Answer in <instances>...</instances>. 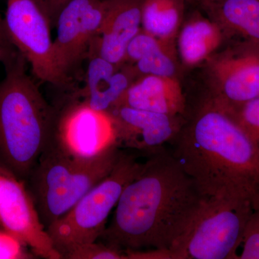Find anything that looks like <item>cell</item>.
I'll use <instances>...</instances> for the list:
<instances>
[{"instance_id":"1","label":"cell","mask_w":259,"mask_h":259,"mask_svg":"<svg viewBox=\"0 0 259 259\" xmlns=\"http://www.w3.org/2000/svg\"><path fill=\"white\" fill-rule=\"evenodd\" d=\"M204 197L163 147L150 155L122 191L100 239L123 250L169 252Z\"/></svg>"},{"instance_id":"2","label":"cell","mask_w":259,"mask_h":259,"mask_svg":"<svg viewBox=\"0 0 259 259\" xmlns=\"http://www.w3.org/2000/svg\"><path fill=\"white\" fill-rule=\"evenodd\" d=\"M171 143L203 197L247 199L259 208V145L224 110L206 100Z\"/></svg>"},{"instance_id":"3","label":"cell","mask_w":259,"mask_h":259,"mask_svg":"<svg viewBox=\"0 0 259 259\" xmlns=\"http://www.w3.org/2000/svg\"><path fill=\"white\" fill-rule=\"evenodd\" d=\"M26 61L15 49L0 81V166L25 182L54 140L59 116L28 76Z\"/></svg>"},{"instance_id":"4","label":"cell","mask_w":259,"mask_h":259,"mask_svg":"<svg viewBox=\"0 0 259 259\" xmlns=\"http://www.w3.org/2000/svg\"><path fill=\"white\" fill-rule=\"evenodd\" d=\"M122 152L116 146L82 157L53 140L25 182L46 230L112 171Z\"/></svg>"},{"instance_id":"5","label":"cell","mask_w":259,"mask_h":259,"mask_svg":"<svg viewBox=\"0 0 259 259\" xmlns=\"http://www.w3.org/2000/svg\"><path fill=\"white\" fill-rule=\"evenodd\" d=\"M255 209L247 199L204 197L170 248L171 259L238 258L237 250Z\"/></svg>"},{"instance_id":"6","label":"cell","mask_w":259,"mask_h":259,"mask_svg":"<svg viewBox=\"0 0 259 259\" xmlns=\"http://www.w3.org/2000/svg\"><path fill=\"white\" fill-rule=\"evenodd\" d=\"M141 166L134 155L122 151L112 171L69 212L48 227L47 233L61 256L69 248L100 239L122 191Z\"/></svg>"},{"instance_id":"7","label":"cell","mask_w":259,"mask_h":259,"mask_svg":"<svg viewBox=\"0 0 259 259\" xmlns=\"http://www.w3.org/2000/svg\"><path fill=\"white\" fill-rule=\"evenodd\" d=\"M4 25L10 42L37 79L56 87L68 85L54 64L50 23L35 0H7Z\"/></svg>"},{"instance_id":"8","label":"cell","mask_w":259,"mask_h":259,"mask_svg":"<svg viewBox=\"0 0 259 259\" xmlns=\"http://www.w3.org/2000/svg\"><path fill=\"white\" fill-rule=\"evenodd\" d=\"M105 9V0H71L59 15L53 54L56 69L67 84L81 61L93 54Z\"/></svg>"},{"instance_id":"9","label":"cell","mask_w":259,"mask_h":259,"mask_svg":"<svg viewBox=\"0 0 259 259\" xmlns=\"http://www.w3.org/2000/svg\"><path fill=\"white\" fill-rule=\"evenodd\" d=\"M209 59L212 90L207 101L228 110L259 97V42L246 40Z\"/></svg>"},{"instance_id":"10","label":"cell","mask_w":259,"mask_h":259,"mask_svg":"<svg viewBox=\"0 0 259 259\" xmlns=\"http://www.w3.org/2000/svg\"><path fill=\"white\" fill-rule=\"evenodd\" d=\"M57 108L54 139L64 149L76 156L92 157L118 146L108 112L94 110L74 95Z\"/></svg>"},{"instance_id":"11","label":"cell","mask_w":259,"mask_h":259,"mask_svg":"<svg viewBox=\"0 0 259 259\" xmlns=\"http://www.w3.org/2000/svg\"><path fill=\"white\" fill-rule=\"evenodd\" d=\"M0 227L21 239L37 258L61 259L40 222L26 182L2 166Z\"/></svg>"},{"instance_id":"12","label":"cell","mask_w":259,"mask_h":259,"mask_svg":"<svg viewBox=\"0 0 259 259\" xmlns=\"http://www.w3.org/2000/svg\"><path fill=\"white\" fill-rule=\"evenodd\" d=\"M107 112L111 116L119 147L148 156L171 143L185 123L182 115H165L125 105H115Z\"/></svg>"},{"instance_id":"13","label":"cell","mask_w":259,"mask_h":259,"mask_svg":"<svg viewBox=\"0 0 259 259\" xmlns=\"http://www.w3.org/2000/svg\"><path fill=\"white\" fill-rule=\"evenodd\" d=\"M105 1V18L93 54L112 64L122 65L127 46L141 31L144 0Z\"/></svg>"},{"instance_id":"14","label":"cell","mask_w":259,"mask_h":259,"mask_svg":"<svg viewBox=\"0 0 259 259\" xmlns=\"http://www.w3.org/2000/svg\"><path fill=\"white\" fill-rule=\"evenodd\" d=\"M115 105L181 116L185 112L186 100L176 77L144 75L133 82Z\"/></svg>"},{"instance_id":"15","label":"cell","mask_w":259,"mask_h":259,"mask_svg":"<svg viewBox=\"0 0 259 259\" xmlns=\"http://www.w3.org/2000/svg\"><path fill=\"white\" fill-rule=\"evenodd\" d=\"M131 69H121L102 57L93 54L90 56L86 86L82 93L75 96L82 97L83 101L100 112H107L118 102L133 83Z\"/></svg>"},{"instance_id":"16","label":"cell","mask_w":259,"mask_h":259,"mask_svg":"<svg viewBox=\"0 0 259 259\" xmlns=\"http://www.w3.org/2000/svg\"><path fill=\"white\" fill-rule=\"evenodd\" d=\"M199 1L223 30L259 42V0Z\"/></svg>"},{"instance_id":"17","label":"cell","mask_w":259,"mask_h":259,"mask_svg":"<svg viewBox=\"0 0 259 259\" xmlns=\"http://www.w3.org/2000/svg\"><path fill=\"white\" fill-rule=\"evenodd\" d=\"M223 30L215 21L196 17L181 30L178 49L184 64L196 66L212 56L223 41Z\"/></svg>"},{"instance_id":"18","label":"cell","mask_w":259,"mask_h":259,"mask_svg":"<svg viewBox=\"0 0 259 259\" xmlns=\"http://www.w3.org/2000/svg\"><path fill=\"white\" fill-rule=\"evenodd\" d=\"M168 42L141 30L127 46L125 61L134 62L136 71L144 75L176 77V61Z\"/></svg>"},{"instance_id":"19","label":"cell","mask_w":259,"mask_h":259,"mask_svg":"<svg viewBox=\"0 0 259 259\" xmlns=\"http://www.w3.org/2000/svg\"><path fill=\"white\" fill-rule=\"evenodd\" d=\"M185 0H144L141 25L145 32L170 40L183 20Z\"/></svg>"},{"instance_id":"20","label":"cell","mask_w":259,"mask_h":259,"mask_svg":"<svg viewBox=\"0 0 259 259\" xmlns=\"http://www.w3.org/2000/svg\"><path fill=\"white\" fill-rule=\"evenodd\" d=\"M224 111L259 145V97Z\"/></svg>"},{"instance_id":"21","label":"cell","mask_w":259,"mask_h":259,"mask_svg":"<svg viewBox=\"0 0 259 259\" xmlns=\"http://www.w3.org/2000/svg\"><path fill=\"white\" fill-rule=\"evenodd\" d=\"M122 259L126 258L125 250L97 243H86L69 248L61 254V259Z\"/></svg>"},{"instance_id":"22","label":"cell","mask_w":259,"mask_h":259,"mask_svg":"<svg viewBox=\"0 0 259 259\" xmlns=\"http://www.w3.org/2000/svg\"><path fill=\"white\" fill-rule=\"evenodd\" d=\"M36 258V255L21 239L0 227V259Z\"/></svg>"},{"instance_id":"23","label":"cell","mask_w":259,"mask_h":259,"mask_svg":"<svg viewBox=\"0 0 259 259\" xmlns=\"http://www.w3.org/2000/svg\"><path fill=\"white\" fill-rule=\"evenodd\" d=\"M241 259H259V208L255 209L245 228Z\"/></svg>"},{"instance_id":"24","label":"cell","mask_w":259,"mask_h":259,"mask_svg":"<svg viewBox=\"0 0 259 259\" xmlns=\"http://www.w3.org/2000/svg\"><path fill=\"white\" fill-rule=\"evenodd\" d=\"M71 0H35L49 20L51 28L56 27L58 18Z\"/></svg>"},{"instance_id":"25","label":"cell","mask_w":259,"mask_h":259,"mask_svg":"<svg viewBox=\"0 0 259 259\" xmlns=\"http://www.w3.org/2000/svg\"><path fill=\"white\" fill-rule=\"evenodd\" d=\"M15 49L5 31L4 20L0 18V64H4Z\"/></svg>"}]
</instances>
